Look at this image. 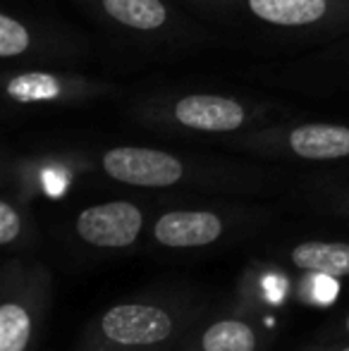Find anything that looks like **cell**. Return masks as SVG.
<instances>
[{
	"mask_svg": "<svg viewBox=\"0 0 349 351\" xmlns=\"http://www.w3.org/2000/svg\"><path fill=\"white\" fill-rule=\"evenodd\" d=\"M249 10L263 22L282 27L311 24L326 14V0H249Z\"/></svg>",
	"mask_w": 349,
	"mask_h": 351,
	"instance_id": "52a82bcc",
	"label": "cell"
},
{
	"mask_svg": "<svg viewBox=\"0 0 349 351\" xmlns=\"http://www.w3.org/2000/svg\"><path fill=\"white\" fill-rule=\"evenodd\" d=\"M278 278H268L265 280V289H273V301H278L280 296H282V287H280V282H275Z\"/></svg>",
	"mask_w": 349,
	"mask_h": 351,
	"instance_id": "2e32d148",
	"label": "cell"
},
{
	"mask_svg": "<svg viewBox=\"0 0 349 351\" xmlns=\"http://www.w3.org/2000/svg\"><path fill=\"white\" fill-rule=\"evenodd\" d=\"M101 3L115 22L141 32L163 27L168 19V10L160 0H101Z\"/></svg>",
	"mask_w": 349,
	"mask_h": 351,
	"instance_id": "9c48e42d",
	"label": "cell"
},
{
	"mask_svg": "<svg viewBox=\"0 0 349 351\" xmlns=\"http://www.w3.org/2000/svg\"><path fill=\"white\" fill-rule=\"evenodd\" d=\"M103 167L117 182L134 186H170L180 182L182 162L175 156L154 148L122 146L103 156Z\"/></svg>",
	"mask_w": 349,
	"mask_h": 351,
	"instance_id": "6da1fadb",
	"label": "cell"
},
{
	"mask_svg": "<svg viewBox=\"0 0 349 351\" xmlns=\"http://www.w3.org/2000/svg\"><path fill=\"white\" fill-rule=\"evenodd\" d=\"M175 117L184 127L201 132H234L242 127L244 108L225 96H184L177 101Z\"/></svg>",
	"mask_w": 349,
	"mask_h": 351,
	"instance_id": "277c9868",
	"label": "cell"
},
{
	"mask_svg": "<svg viewBox=\"0 0 349 351\" xmlns=\"http://www.w3.org/2000/svg\"><path fill=\"white\" fill-rule=\"evenodd\" d=\"M347 330H349V318H347Z\"/></svg>",
	"mask_w": 349,
	"mask_h": 351,
	"instance_id": "e0dca14e",
	"label": "cell"
},
{
	"mask_svg": "<svg viewBox=\"0 0 349 351\" xmlns=\"http://www.w3.org/2000/svg\"><path fill=\"white\" fill-rule=\"evenodd\" d=\"M223 232V222L213 213L175 210L165 213L156 222V239L165 246H204L215 241Z\"/></svg>",
	"mask_w": 349,
	"mask_h": 351,
	"instance_id": "5b68a950",
	"label": "cell"
},
{
	"mask_svg": "<svg viewBox=\"0 0 349 351\" xmlns=\"http://www.w3.org/2000/svg\"><path fill=\"white\" fill-rule=\"evenodd\" d=\"M289 146L309 160H330L349 156V130L337 125H304L289 134Z\"/></svg>",
	"mask_w": 349,
	"mask_h": 351,
	"instance_id": "8992f818",
	"label": "cell"
},
{
	"mask_svg": "<svg viewBox=\"0 0 349 351\" xmlns=\"http://www.w3.org/2000/svg\"><path fill=\"white\" fill-rule=\"evenodd\" d=\"M141 213L134 204L110 201L86 208L77 217V232L93 246H130L139 237Z\"/></svg>",
	"mask_w": 349,
	"mask_h": 351,
	"instance_id": "7a4b0ae2",
	"label": "cell"
},
{
	"mask_svg": "<svg viewBox=\"0 0 349 351\" xmlns=\"http://www.w3.org/2000/svg\"><path fill=\"white\" fill-rule=\"evenodd\" d=\"M294 265L311 273L345 278L349 275V244L342 241H306L292 251Z\"/></svg>",
	"mask_w": 349,
	"mask_h": 351,
	"instance_id": "ba28073f",
	"label": "cell"
},
{
	"mask_svg": "<svg viewBox=\"0 0 349 351\" xmlns=\"http://www.w3.org/2000/svg\"><path fill=\"white\" fill-rule=\"evenodd\" d=\"M32 332L29 313L17 304H5L0 308V351H24Z\"/></svg>",
	"mask_w": 349,
	"mask_h": 351,
	"instance_id": "7c38bea8",
	"label": "cell"
},
{
	"mask_svg": "<svg viewBox=\"0 0 349 351\" xmlns=\"http://www.w3.org/2000/svg\"><path fill=\"white\" fill-rule=\"evenodd\" d=\"M29 32L24 24H19L17 19L3 14L0 17V56L8 60V58L22 56L29 48Z\"/></svg>",
	"mask_w": 349,
	"mask_h": 351,
	"instance_id": "4fadbf2b",
	"label": "cell"
},
{
	"mask_svg": "<svg viewBox=\"0 0 349 351\" xmlns=\"http://www.w3.org/2000/svg\"><path fill=\"white\" fill-rule=\"evenodd\" d=\"M309 287H311V296L321 304H333L337 296V282L333 280V275L316 273L313 278H309Z\"/></svg>",
	"mask_w": 349,
	"mask_h": 351,
	"instance_id": "5bb4252c",
	"label": "cell"
},
{
	"mask_svg": "<svg viewBox=\"0 0 349 351\" xmlns=\"http://www.w3.org/2000/svg\"><path fill=\"white\" fill-rule=\"evenodd\" d=\"M103 332L117 344H156L173 332V320L156 306H115L103 315Z\"/></svg>",
	"mask_w": 349,
	"mask_h": 351,
	"instance_id": "3957f363",
	"label": "cell"
},
{
	"mask_svg": "<svg viewBox=\"0 0 349 351\" xmlns=\"http://www.w3.org/2000/svg\"><path fill=\"white\" fill-rule=\"evenodd\" d=\"M19 234V215L10 204H0V244H10Z\"/></svg>",
	"mask_w": 349,
	"mask_h": 351,
	"instance_id": "9a60e30c",
	"label": "cell"
},
{
	"mask_svg": "<svg viewBox=\"0 0 349 351\" xmlns=\"http://www.w3.org/2000/svg\"><path fill=\"white\" fill-rule=\"evenodd\" d=\"M345 351H349V349H345Z\"/></svg>",
	"mask_w": 349,
	"mask_h": 351,
	"instance_id": "ac0fdd59",
	"label": "cell"
},
{
	"mask_svg": "<svg viewBox=\"0 0 349 351\" xmlns=\"http://www.w3.org/2000/svg\"><path fill=\"white\" fill-rule=\"evenodd\" d=\"M8 93L14 101L32 103V101H53L62 93V84L58 77L43 72L19 74L8 82Z\"/></svg>",
	"mask_w": 349,
	"mask_h": 351,
	"instance_id": "8fae6325",
	"label": "cell"
},
{
	"mask_svg": "<svg viewBox=\"0 0 349 351\" xmlns=\"http://www.w3.org/2000/svg\"><path fill=\"white\" fill-rule=\"evenodd\" d=\"M256 337L239 320H220L204 335V351H254Z\"/></svg>",
	"mask_w": 349,
	"mask_h": 351,
	"instance_id": "30bf717a",
	"label": "cell"
}]
</instances>
